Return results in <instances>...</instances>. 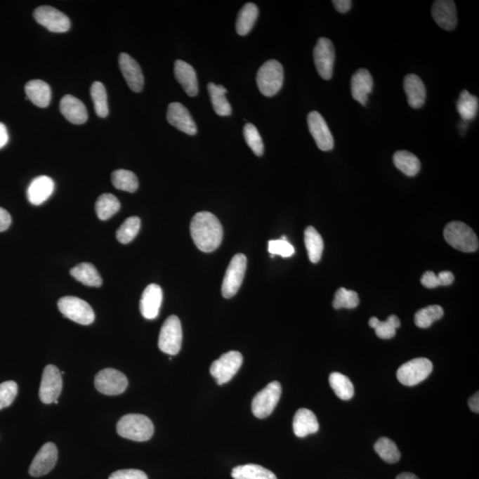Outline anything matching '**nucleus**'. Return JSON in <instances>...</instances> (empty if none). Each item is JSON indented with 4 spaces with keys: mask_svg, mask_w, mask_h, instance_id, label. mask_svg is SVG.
<instances>
[{
    "mask_svg": "<svg viewBox=\"0 0 479 479\" xmlns=\"http://www.w3.org/2000/svg\"><path fill=\"white\" fill-rule=\"evenodd\" d=\"M190 232L195 244L202 252L216 251L223 240V228L221 221L209 211L198 212L194 216Z\"/></svg>",
    "mask_w": 479,
    "mask_h": 479,
    "instance_id": "f257e3e1",
    "label": "nucleus"
},
{
    "mask_svg": "<svg viewBox=\"0 0 479 479\" xmlns=\"http://www.w3.org/2000/svg\"><path fill=\"white\" fill-rule=\"evenodd\" d=\"M154 431V424L150 418L140 414H126L121 418L117 425L119 436L138 442L150 440Z\"/></svg>",
    "mask_w": 479,
    "mask_h": 479,
    "instance_id": "f03ea898",
    "label": "nucleus"
},
{
    "mask_svg": "<svg viewBox=\"0 0 479 479\" xmlns=\"http://www.w3.org/2000/svg\"><path fill=\"white\" fill-rule=\"evenodd\" d=\"M284 81V72L281 63L276 60H269L258 70L256 84L263 96L273 97L282 89Z\"/></svg>",
    "mask_w": 479,
    "mask_h": 479,
    "instance_id": "7ed1b4c3",
    "label": "nucleus"
},
{
    "mask_svg": "<svg viewBox=\"0 0 479 479\" xmlns=\"http://www.w3.org/2000/svg\"><path fill=\"white\" fill-rule=\"evenodd\" d=\"M445 239L452 247L464 252H474L478 249V239L475 232L460 221L451 222L444 230Z\"/></svg>",
    "mask_w": 479,
    "mask_h": 479,
    "instance_id": "20e7f679",
    "label": "nucleus"
},
{
    "mask_svg": "<svg viewBox=\"0 0 479 479\" xmlns=\"http://www.w3.org/2000/svg\"><path fill=\"white\" fill-rule=\"evenodd\" d=\"M58 308L64 317L81 325H90L96 320L92 306L77 296H63L58 301Z\"/></svg>",
    "mask_w": 479,
    "mask_h": 479,
    "instance_id": "39448f33",
    "label": "nucleus"
},
{
    "mask_svg": "<svg viewBox=\"0 0 479 479\" xmlns=\"http://www.w3.org/2000/svg\"><path fill=\"white\" fill-rule=\"evenodd\" d=\"M433 364L426 357H417L403 364L397 371V379L406 386H417L430 376Z\"/></svg>",
    "mask_w": 479,
    "mask_h": 479,
    "instance_id": "423d86ee",
    "label": "nucleus"
},
{
    "mask_svg": "<svg viewBox=\"0 0 479 479\" xmlns=\"http://www.w3.org/2000/svg\"><path fill=\"white\" fill-rule=\"evenodd\" d=\"M182 333L181 323L176 315H171L165 320L162 326L158 347L162 352L169 355H177L181 349Z\"/></svg>",
    "mask_w": 479,
    "mask_h": 479,
    "instance_id": "0eeeda50",
    "label": "nucleus"
},
{
    "mask_svg": "<svg viewBox=\"0 0 479 479\" xmlns=\"http://www.w3.org/2000/svg\"><path fill=\"white\" fill-rule=\"evenodd\" d=\"M282 395V386L277 381L270 383L259 391L252 400V413L256 418L264 419L273 413Z\"/></svg>",
    "mask_w": 479,
    "mask_h": 479,
    "instance_id": "6e6552de",
    "label": "nucleus"
},
{
    "mask_svg": "<svg viewBox=\"0 0 479 479\" xmlns=\"http://www.w3.org/2000/svg\"><path fill=\"white\" fill-rule=\"evenodd\" d=\"M246 269L247 258L242 253H238L232 258L222 283V295L225 298H231L238 292L244 281Z\"/></svg>",
    "mask_w": 479,
    "mask_h": 479,
    "instance_id": "1a4fd4ad",
    "label": "nucleus"
},
{
    "mask_svg": "<svg viewBox=\"0 0 479 479\" xmlns=\"http://www.w3.org/2000/svg\"><path fill=\"white\" fill-rule=\"evenodd\" d=\"M244 357L239 352L231 350L224 353L211 364L210 372L219 386L229 382L241 369Z\"/></svg>",
    "mask_w": 479,
    "mask_h": 479,
    "instance_id": "9d476101",
    "label": "nucleus"
},
{
    "mask_svg": "<svg viewBox=\"0 0 479 479\" xmlns=\"http://www.w3.org/2000/svg\"><path fill=\"white\" fill-rule=\"evenodd\" d=\"M94 386L104 395L116 396L126 391L128 379L126 374L114 369L100 371L94 379Z\"/></svg>",
    "mask_w": 479,
    "mask_h": 479,
    "instance_id": "9b49d317",
    "label": "nucleus"
},
{
    "mask_svg": "<svg viewBox=\"0 0 479 479\" xmlns=\"http://www.w3.org/2000/svg\"><path fill=\"white\" fill-rule=\"evenodd\" d=\"M313 59L317 72L323 79H332L336 53L333 43L329 39L320 38L313 49Z\"/></svg>",
    "mask_w": 479,
    "mask_h": 479,
    "instance_id": "f8f14e48",
    "label": "nucleus"
},
{
    "mask_svg": "<svg viewBox=\"0 0 479 479\" xmlns=\"http://www.w3.org/2000/svg\"><path fill=\"white\" fill-rule=\"evenodd\" d=\"M63 390V379L58 367L48 365L44 369L39 388L40 400L44 404L55 403Z\"/></svg>",
    "mask_w": 479,
    "mask_h": 479,
    "instance_id": "ddd939ff",
    "label": "nucleus"
},
{
    "mask_svg": "<svg viewBox=\"0 0 479 479\" xmlns=\"http://www.w3.org/2000/svg\"><path fill=\"white\" fill-rule=\"evenodd\" d=\"M34 18L52 32L63 33L70 29L69 17L52 6H39L34 11Z\"/></svg>",
    "mask_w": 479,
    "mask_h": 479,
    "instance_id": "4468645a",
    "label": "nucleus"
},
{
    "mask_svg": "<svg viewBox=\"0 0 479 479\" xmlns=\"http://www.w3.org/2000/svg\"><path fill=\"white\" fill-rule=\"evenodd\" d=\"M307 123L317 147L322 151L332 150L335 145L333 135L322 114L313 111L307 117Z\"/></svg>",
    "mask_w": 479,
    "mask_h": 479,
    "instance_id": "2eb2a0df",
    "label": "nucleus"
},
{
    "mask_svg": "<svg viewBox=\"0 0 479 479\" xmlns=\"http://www.w3.org/2000/svg\"><path fill=\"white\" fill-rule=\"evenodd\" d=\"M57 460H58V450L55 445L51 442L44 445L30 464L29 470L30 475L39 478L48 474L55 468Z\"/></svg>",
    "mask_w": 479,
    "mask_h": 479,
    "instance_id": "dca6fc26",
    "label": "nucleus"
},
{
    "mask_svg": "<svg viewBox=\"0 0 479 479\" xmlns=\"http://www.w3.org/2000/svg\"><path fill=\"white\" fill-rule=\"evenodd\" d=\"M167 121L178 130L188 135L197 133V126L193 118L183 104L180 103H171L168 107Z\"/></svg>",
    "mask_w": 479,
    "mask_h": 479,
    "instance_id": "f3484780",
    "label": "nucleus"
},
{
    "mask_svg": "<svg viewBox=\"0 0 479 479\" xmlns=\"http://www.w3.org/2000/svg\"><path fill=\"white\" fill-rule=\"evenodd\" d=\"M434 21L440 28L451 32L457 26V12L455 3L451 0H438L431 8Z\"/></svg>",
    "mask_w": 479,
    "mask_h": 479,
    "instance_id": "a211bd4d",
    "label": "nucleus"
},
{
    "mask_svg": "<svg viewBox=\"0 0 479 479\" xmlns=\"http://www.w3.org/2000/svg\"><path fill=\"white\" fill-rule=\"evenodd\" d=\"M119 67L130 89L134 93L141 92L144 87V76L139 63L123 53L119 56Z\"/></svg>",
    "mask_w": 479,
    "mask_h": 479,
    "instance_id": "6ab92c4d",
    "label": "nucleus"
},
{
    "mask_svg": "<svg viewBox=\"0 0 479 479\" xmlns=\"http://www.w3.org/2000/svg\"><path fill=\"white\" fill-rule=\"evenodd\" d=\"M163 302V290L157 284H150L144 289L141 296L140 309L145 319H156Z\"/></svg>",
    "mask_w": 479,
    "mask_h": 479,
    "instance_id": "aec40b11",
    "label": "nucleus"
},
{
    "mask_svg": "<svg viewBox=\"0 0 479 479\" xmlns=\"http://www.w3.org/2000/svg\"><path fill=\"white\" fill-rule=\"evenodd\" d=\"M374 87V80L369 70L360 69L354 73L350 81V89L354 100L366 106L369 96L372 93Z\"/></svg>",
    "mask_w": 479,
    "mask_h": 479,
    "instance_id": "412c9836",
    "label": "nucleus"
},
{
    "mask_svg": "<svg viewBox=\"0 0 479 479\" xmlns=\"http://www.w3.org/2000/svg\"><path fill=\"white\" fill-rule=\"evenodd\" d=\"M60 110L64 117L73 124H83L88 119L86 107L82 101L70 94L60 100Z\"/></svg>",
    "mask_w": 479,
    "mask_h": 479,
    "instance_id": "4be33fe9",
    "label": "nucleus"
},
{
    "mask_svg": "<svg viewBox=\"0 0 479 479\" xmlns=\"http://www.w3.org/2000/svg\"><path fill=\"white\" fill-rule=\"evenodd\" d=\"M174 74L178 82L188 96L195 97L198 94V80L197 72L193 67L184 62L177 60L174 63Z\"/></svg>",
    "mask_w": 479,
    "mask_h": 479,
    "instance_id": "5701e85b",
    "label": "nucleus"
},
{
    "mask_svg": "<svg viewBox=\"0 0 479 479\" xmlns=\"http://www.w3.org/2000/svg\"><path fill=\"white\" fill-rule=\"evenodd\" d=\"M404 90L408 104L414 110H419L426 100V88L423 80L414 74H408L404 79Z\"/></svg>",
    "mask_w": 479,
    "mask_h": 479,
    "instance_id": "b1692460",
    "label": "nucleus"
},
{
    "mask_svg": "<svg viewBox=\"0 0 479 479\" xmlns=\"http://www.w3.org/2000/svg\"><path fill=\"white\" fill-rule=\"evenodd\" d=\"M55 190V182L48 176H39L34 178L27 190V197L30 204L40 205L45 202Z\"/></svg>",
    "mask_w": 479,
    "mask_h": 479,
    "instance_id": "393cba45",
    "label": "nucleus"
},
{
    "mask_svg": "<svg viewBox=\"0 0 479 479\" xmlns=\"http://www.w3.org/2000/svg\"><path fill=\"white\" fill-rule=\"evenodd\" d=\"M320 429L319 421L313 411L300 408L293 419V431L296 437L305 438L315 434Z\"/></svg>",
    "mask_w": 479,
    "mask_h": 479,
    "instance_id": "a878e982",
    "label": "nucleus"
},
{
    "mask_svg": "<svg viewBox=\"0 0 479 479\" xmlns=\"http://www.w3.org/2000/svg\"><path fill=\"white\" fill-rule=\"evenodd\" d=\"M25 93L27 99L39 107H48L52 99V91L49 84L42 80L29 81L25 86Z\"/></svg>",
    "mask_w": 479,
    "mask_h": 479,
    "instance_id": "bb28decb",
    "label": "nucleus"
},
{
    "mask_svg": "<svg viewBox=\"0 0 479 479\" xmlns=\"http://www.w3.org/2000/svg\"><path fill=\"white\" fill-rule=\"evenodd\" d=\"M70 275L74 278L82 283V284L88 287H96L99 288L103 285V279H101L99 272L96 266L90 263H81L75 268L70 270Z\"/></svg>",
    "mask_w": 479,
    "mask_h": 479,
    "instance_id": "cd10ccee",
    "label": "nucleus"
},
{
    "mask_svg": "<svg viewBox=\"0 0 479 479\" xmlns=\"http://www.w3.org/2000/svg\"><path fill=\"white\" fill-rule=\"evenodd\" d=\"M208 92L216 114L221 117H228L232 114L230 103L225 97L227 89L221 84L210 83L208 84Z\"/></svg>",
    "mask_w": 479,
    "mask_h": 479,
    "instance_id": "c85d7f7f",
    "label": "nucleus"
},
{
    "mask_svg": "<svg viewBox=\"0 0 479 479\" xmlns=\"http://www.w3.org/2000/svg\"><path fill=\"white\" fill-rule=\"evenodd\" d=\"M258 8L253 3H247L240 10L236 21V32L240 36L248 35L258 17Z\"/></svg>",
    "mask_w": 479,
    "mask_h": 479,
    "instance_id": "c756f323",
    "label": "nucleus"
},
{
    "mask_svg": "<svg viewBox=\"0 0 479 479\" xmlns=\"http://www.w3.org/2000/svg\"><path fill=\"white\" fill-rule=\"evenodd\" d=\"M395 166L408 177L416 176L421 170V162L416 156L410 152L397 151L393 156Z\"/></svg>",
    "mask_w": 479,
    "mask_h": 479,
    "instance_id": "7c9ffc66",
    "label": "nucleus"
},
{
    "mask_svg": "<svg viewBox=\"0 0 479 479\" xmlns=\"http://www.w3.org/2000/svg\"><path fill=\"white\" fill-rule=\"evenodd\" d=\"M234 479H277L271 471L259 465L246 464L232 468Z\"/></svg>",
    "mask_w": 479,
    "mask_h": 479,
    "instance_id": "2f4dec72",
    "label": "nucleus"
},
{
    "mask_svg": "<svg viewBox=\"0 0 479 479\" xmlns=\"http://www.w3.org/2000/svg\"><path fill=\"white\" fill-rule=\"evenodd\" d=\"M305 244L310 261L316 264L322 258L324 242L322 235L315 228L308 227L306 229Z\"/></svg>",
    "mask_w": 479,
    "mask_h": 479,
    "instance_id": "473e14b6",
    "label": "nucleus"
},
{
    "mask_svg": "<svg viewBox=\"0 0 479 479\" xmlns=\"http://www.w3.org/2000/svg\"><path fill=\"white\" fill-rule=\"evenodd\" d=\"M457 109L464 122H470L477 117L478 112V99L464 90L457 100Z\"/></svg>",
    "mask_w": 479,
    "mask_h": 479,
    "instance_id": "72a5a7b5",
    "label": "nucleus"
},
{
    "mask_svg": "<svg viewBox=\"0 0 479 479\" xmlns=\"http://www.w3.org/2000/svg\"><path fill=\"white\" fill-rule=\"evenodd\" d=\"M371 328L376 330V336L381 339H391L396 335V330L400 327V320L396 315L388 317L386 322H381L376 317H372L369 322Z\"/></svg>",
    "mask_w": 479,
    "mask_h": 479,
    "instance_id": "f704fd0d",
    "label": "nucleus"
},
{
    "mask_svg": "<svg viewBox=\"0 0 479 479\" xmlns=\"http://www.w3.org/2000/svg\"><path fill=\"white\" fill-rule=\"evenodd\" d=\"M329 384L334 393L341 400H349L354 395V386L352 381L345 374L339 372L330 374Z\"/></svg>",
    "mask_w": 479,
    "mask_h": 479,
    "instance_id": "c9c22d12",
    "label": "nucleus"
},
{
    "mask_svg": "<svg viewBox=\"0 0 479 479\" xmlns=\"http://www.w3.org/2000/svg\"><path fill=\"white\" fill-rule=\"evenodd\" d=\"M120 202L114 195H101L96 204V211L100 221H107L120 210Z\"/></svg>",
    "mask_w": 479,
    "mask_h": 479,
    "instance_id": "e433bc0d",
    "label": "nucleus"
},
{
    "mask_svg": "<svg viewBox=\"0 0 479 479\" xmlns=\"http://www.w3.org/2000/svg\"><path fill=\"white\" fill-rule=\"evenodd\" d=\"M114 187L117 190L134 193L139 188V181L133 171L123 170L114 171L111 176Z\"/></svg>",
    "mask_w": 479,
    "mask_h": 479,
    "instance_id": "4c0bfd02",
    "label": "nucleus"
},
{
    "mask_svg": "<svg viewBox=\"0 0 479 479\" xmlns=\"http://www.w3.org/2000/svg\"><path fill=\"white\" fill-rule=\"evenodd\" d=\"M444 316V310L440 306L433 305L424 307L414 315V323L420 329H428L437 320Z\"/></svg>",
    "mask_w": 479,
    "mask_h": 479,
    "instance_id": "58836bf2",
    "label": "nucleus"
},
{
    "mask_svg": "<svg viewBox=\"0 0 479 479\" xmlns=\"http://www.w3.org/2000/svg\"><path fill=\"white\" fill-rule=\"evenodd\" d=\"M374 450L387 464H396L400 460L401 454L399 448L390 438H379L374 444Z\"/></svg>",
    "mask_w": 479,
    "mask_h": 479,
    "instance_id": "ea45409f",
    "label": "nucleus"
},
{
    "mask_svg": "<svg viewBox=\"0 0 479 479\" xmlns=\"http://www.w3.org/2000/svg\"><path fill=\"white\" fill-rule=\"evenodd\" d=\"M91 96H92L94 110L97 116L101 118L107 117L109 105H107V94L104 84L99 81L94 82L91 87Z\"/></svg>",
    "mask_w": 479,
    "mask_h": 479,
    "instance_id": "a19ab883",
    "label": "nucleus"
},
{
    "mask_svg": "<svg viewBox=\"0 0 479 479\" xmlns=\"http://www.w3.org/2000/svg\"><path fill=\"white\" fill-rule=\"evenodd\" d=\"M140 224V218H128L117 231V241L123 244H129L139 234Z\"/></svg>",
    "mask_w": 479,
    "mask_h": 479,
    "instance_id": "79ce46f5",
    "label": "nucleus"
},
{
    "mask_svg": "<svg viewBox=\"0 0 479 479\" xmlns=\"http://www.w3.org/2000/svg\"><path fill=\"white\" fill-rule=\"evenodd\" d=\"M360 303L359 295L353 290L340 288L336 292L335 298L333 301V307L335 309L356 308Z\"/></svg>",
    "mask_w": 479,
    "mask_h": 479,
    "instance_id": "37998d69",
    "label": "nucleus"
},
{
    "mask_svg": "<svg viewBox=\"0 0 479 479\" xmlns=\"http://www.w3.org/2000/svg\"><path fill=\"white\" fill-rule=\"evenodd\" d=\"M244 135L246 143L251 148L253 153L258 157H262L264 154V143L259 134L258 129L252 124H245L244 128Z\"/></svg>",
    "mask_w": 479,
    "mask_h": 479,
    "instance_id": "c03bdc74",
    "label": "nucleus"
},
{
    "mask_svg": "<svg viewBox=\"0 0 479 479\" xmlns=\"http://www.w3.org/2000/svg\"><path fill=\"white\" fill-rule=\"evenodd\" d=\"M18 393V386L13 381L0 383V410L8 407L13 402Z\"/></svg>",
    "mask_w": 479,
    "mask_h": 479,
    "instance_id": "a18cd8bd",
    "label": "nucleus"
},
{
    "mask_svg": "<svg viewBox=\"0 0 479 479\" xmlns=\"http://www.w3.org/2000/svg\"><path fill=\"white\" fill-rule=\"evenodd\" d=\"M268 251L271 255H279L282 258H289L295 253V249L289 244L286 236L280 240H273L268 242Z\"/></svg>",
    "mask_w": 479,
    "mask_h": 479,
    "instance_id": "49530a36",
    "label": "nucleus"
},
{
    "mask_svg": "<svg viewBox=\"0 0 479 479\" xmlns=\"http://www.w3.org/2000/svg\"><path fill=\"white\" fill-rule=\"evenodd\" d=\"M109 479H148L146 473L139 470H121L114 472Z\"/></svg>",
    "mask_w": 479,
    "mask_h": 479,
    "instance_id": "de8ad7c7",
    "label": "nucleus"
},
{
    "mask_svg": "<svg viewBox=\"0 0 479 479\" xmlns=\"http://www.w3.org/2000/svg\"><path fill=\"white\" fill-rule=\"evenodd\" d=\"M421 282L425 288L428 289H435L438 286H441L440 278H438V275L431 271L424 273L423 277L421 279Z\"/></svg>",
    "mask_w": 479,
    "mask_h": 479,
    "instance_id": "09e8293b",
    "label": "nucleus"
},
{
    "mask_svg": "<svg viewBox=\"0 0 479 479\" xmlns=\"http://www.w3.org/2000/svg\"><path fill=\"white\" fill-rule=\"evenodd\" d=\"M11 223V216L5 209L0 208V232L8 230Z\"/></svg>",
    "mask_w": 479,
    "mask_h": 479,
    "instance_id": "8fccbe9b",
    "label": "nucleus"
},
{
    "mask_svg": "<svg viewBox=\"0 0 479 479\" xmlns=\"http://www.w3.org/2000/svg\"><path fill=\"white\" fill-rule=\"evenodd\" d=\"M332 3L336 11L341 13H348L353 6L350 0H334Z\"/></svg>",
    "mask_w": 479,
    "mask_h": 479,
    "instance_id": "3c124183",
    "label": "nucleus"
},
{
    "mask_svg": "<svg viewBox=\"0 0 479 479\" xmlns=\"http://www.w3.org/2000/svg\"><path fill=\"white\" fill-rule=\"evenodd\" d=\"M440 278L441 286H450L454 281V276L453 273L450 271H443L438 275Z\"/></svg>",
    "mask_w": 479,
    "mask_h": 479,
    "instance_id": "603ef678",
    "label": "nucleus"
},
{
    "mask_svg": "<svg viewBox=\"0 0 479 479\" xmlns=\"http://www.w3.org/2000/svg\"><path fill=\"white\" fill-rule=\"evenodd\" d=\"M9 136L4 124L0 123V150L8 144Z\"/></svg>",
    "mask_w": 479,
    "mask_h": 479,
    "instance_id": "864d4df0",
    "label": "nucleus"
},
{
    "mask_svg": "<svg viewBox=\"0 0 479 479\" xmlns=\"http://www.w3.org/2000/svg\"><path fill=\"white\" fill-rule=\"evenodd\" d=\"M468 407H470L472 412L479 413V393L474 394L468 401Z\"/></svg>",
    "mask_w": 479,
    "mask_h": 479,
    "instance_id": "5fc2aeb1",
    "label": "nucleus"
},
{
    "mask_svg": "<svg viewBox=\"0 0 479 479\" xmlns=\"http://www.w3.org/2000/svg\"><path fill=\"white\" fill-rule=\"evenodd\" d=\"M396 479H419V478L413 473H409V472H403V473L398 475Z\"/></svg>",
    "mask_w": 479,
    "mask_h": 479,
    "instance_id": "6e6d98bb",
    "label": "nucleus"
}]
</instances>
